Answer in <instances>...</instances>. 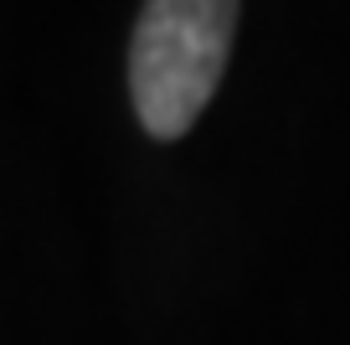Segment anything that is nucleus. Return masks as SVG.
<instances>
[{
    "mask_svg": "<svg viewBox=\"0 0 350 345\" xmlns=\"http://www.w3.org/2000/svg\"><path fill=\"white\" fill-rule=\"evenodd\" d=\"M237 0H144L129 42V98L154 140H180L221 83Z\"/></svg>",
    "mask_w": 350,
    "mask_h": 345,
    "instance_id": "f257e3e1",
    "label": "nucleus"
}]
</instances>
